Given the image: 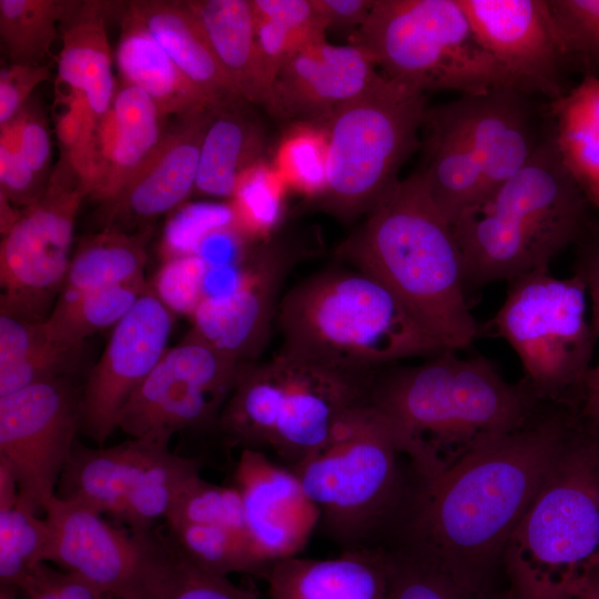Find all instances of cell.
I'll use <instances>...</instances> for the list:
<instances>
[{
  "label": "cell",
  "instance_id": "cell-1",
  "mask_svg": "<svg viewBox=\"0 0 599 599\" xmlns=\"http://www.w3.org/2000/svg\"><path fill=\"white\" fill-rule=\"evenodd\" d=\"M580 419V412L548 406L525 427L485 444L439 476L418 478L390 548L491 588L512 531Z\"/></svg>",
  "mask_w": 599,
  "mask_h": 599
},
{
  "label": "cell",
  "instance_id": "cell-2",
  "mask_svg": "<svg viewBox=\"0 0 599 599\" xmlns=\"http://www.w3.org/2000/svg\"><path fill=\"white\" fill-rule=\"evenodd\" d=\"M368 404L389 420L402 454L422 480L525 427L549 406L524 382H507L486 357H461L453 349L374 376Z\"/></svg>",
  "mask_w": 599,
  "mask_h": 599
},
{
  "label": "cell",
  "instance_id": "cell-3",
  "mask_svg": "<svg viewBox=\"0 0 599 599\" xmlns=\"http://www.w3.org/2000/svg\"><path fill=\"white\" fill-rule=\"evenodd\" d=\"M338 255L384 283L446 349L468 348L478 337L453 226L417 172L366 214Z\"/></svg>",
  "mask_w": 599,
  "mask_h": 599
},
{
  "label": "cell",
  "instance_id": "cell-4",
  "mask_svg": "<svg viewBox=\"0 0 599 599\" xmlns=\"http://www.w3.org/2000/svg\"><path fill=\"white\" fill-rule=\"evenodd\" d=\"M588 206L559 155L549 119L525 166L453 225L467 290L549 268L590 226Z\"/></svg>",
  "mask_w": 599,
  "mask_h": 599
},
{
  "label": "cell",
  "instance_id": "cell-5",
  "mask_svg": "<svg viewBox=\"0 0 599 599\" xmlns=\"http://www.w3.org/2000/svg\"><path fill=\"white\" fill-rule=\"evenodd\" d=\"M283 351L363 378L446 348L378 278L329 270L293 286L278 304Z\"/></svg>",
  "mask_w": 599,
  "mask_h": 599
},
{
  "label": "cell",
  "instance_id": "cell-6",
  "mask_svg": "<svg viewBox=\"0 0 599 599\" xmlns=\"http://www.w3.org/2000/svg\"><path fill=\"white\" fill-rule=\"evenodd\" d=\"M402 457L389 420L367 402L345 415L319 453L290 468L341 551L388 549L418 479Z\"/></svg>",
  "mask_w": 599,
  "mask_h": 599
},
{
  "label": "cell",
  "instance_id": "cell-7",
  "mask_svg": "<svg viewBox=\"0 0 599 599\" xmlns=\"http://www.w3.org/2000/svg\"><path fill=\"white\" fill-rule=\"evenodd\" d=\"M599 559V429L582 417L512 531L509 599H573Z\"/></svg>",
  "mask_w": 599,
  "mask_h": 599
},
{
  "label": "cell",
  "instance_id": "cell-8",
  "mask_svg": "<svg viewBox=\"0 0 599 599\" xmlns=\"http://www.w3.org/2000/svg\"><path fill=\"white\" fill-rule=\"evenodd\" d=\"M353 44L383 75L424 93L519 90L483 47L458 0H375Z\"/></svg>",
  "mask_w": 599,
  "mask_h": 599
},
{
  "label": "cell",
  "instance_id": "cell-9",
  "mask_svg": "<svg viewBox=\"0 0 599 599\" xmlns=\"http://www.w3.org/2000/svg\"><path fill=\"white\" fill-rule=\"evenodd\" d=\"M490 322L519 358L526 384L542 404L580 412L597 333L587 318V290L575 274L549 268L510 281Z\"/></svg>",
  "mask_w": 599,
  "mask_h": 599
},
{
  "label": "cell",
  "instance_id": "cell-10",
  "mask_svg": "<svg viewBox=\"0 0 599 599\" xmlns=\"http://www.w3.org/2000/svg\"><path fill=\"white\" fill-rule=\"evenodd\" d=\"M426 94L380 74L342 106L327 131L325 211L342 220L367 214L397 183L420 144Z\"/></svg>",
  "mask_w": 599,
  "mask_h": 599
},
{
  "label": "cell",
  "instance_id": "cell-11",
  "mask_svg": "<svg viewBox=\"0 0 599 599\" xmlns=\"http://www.w3.org/2000/svg\"><path fill=\"white\" fill-rule=\"evenodd\" d=\"M90 185L60 156L41 197L21 211L0 245V314L44 321L70 265L77 213Z\"/></svg>",
  "mask_w": 599,
  "mask_h": 599
},
{
  "label": "cell",
  "instance_id": "cell-12",
  "mask_svg": "<svg viewBox=\"0 0 599 599\" xmlns=\"http://www.w3.org/2000/svg\"><path fill=\"white\" fill-rule=\"evenodd\" d=\"M244 365L190 332L130 397L118 428L129 438L164 446L181 432L216 430Z\"/></svg>",
  "mask_w": 599,
  "mask_h": 599
},
{
  "label": "cell",
  "instance_id": "cell-13",
  "mask_svg": "<svg viewBox=\"0 0 599 599\" xmlns=\"http://www.w3.org/2000/svg\"><path fill=\"white\" fill-rule=\"evenodd\" d=\"M82 387L68 376L0 397V459L10 467L18 501L40 515L55 496L82 425Z\"/></svg>",
  "mask_w": 599,
  "mask_h": 599
},
{
  "label": "cell",
  "instance_id": "cell-14",
  "mask_svg": "<svg viewBox=\"0 0 599 599\" xmlns=\"http://www.w3.org/2000/svg\"><path fill=\"white\" fill-rule=\"evenodd\" d=\"M173 311L153 285L114 325L82 387L81 433L103 447L121 410L167 351Z\"/></svg>",
  "mask_w": 599,
  "mask_h": 599
},
{
  "label": "cell",
  "instance_id": "cell-15",
  "mask_svg": "<svg viewBox=\"0 0 599 599\" xmlns=\"http://www.w3.org/2000/svg\"><path fill=\"white\" fill-rule=\"evenodd\" d=\"M483 47L516 87L555 100L568 65L548 0H458Z\"/></svg>",
  "mask_w": 599,
  "mask_h": 599
},
{
  "label": "cell",
  "instance_id": "cell-16",
  "mask_svg": "<svg viewBox=\"0 0 599 599\" xmlns=\"http://www.w3.org/2000/svg\"><path fill=\"white\" fill-rule=\"evenodd\" d=\"M439 106L480 171L481 202L525 166L549 126L530 94L515 88L460 95Z\"/></svg>",
  "mask_w": 599,
  "mask_h": 599
},
{
  "label": "cell",
  "instance_id": "cell-17",
  "mask_svg": "<svg viewBox=\"0 0 599 599\" xmlns=\"http://www.w3.org/2000/svg\"><path fill=\"white\" fill-rule=\"evenodd\" d=\"M43 517L49 527L44 562L79 576L100 596L131 598L146 592L144 556L136 534L55 496Z\"/></svg>",
  "mask_w": 599,
  "mask_h": 599
},
{
  "label": "cell",
  "instance_id": "cell-18",
  "mask_svg": "<svg viewBox=\"0 0 599 599\" xmlns=\"http://www.w3.org/2000/svg\"><path fill=\"white\" fill-rule=\"evenodd\" d=\"M293 262V252L283 245L254 250L230 292L197 303L191 332L236 362L253 363L267 342L281 286Z\"/></svg>",
  "mask_w": 599,
  "mask_h": 599
},
{
  "label": "cell",
  "instance_id": "cell-19",
  "mask_svg": "<svg viewBox=\"0 0 599 599\" xmlns=\"http://www.w3.org/2000/svg\"><path fill=\"white\" fill-rule=\"evenodd\" d=\"M285 389L271 449L294 467L319 453L354 407L367 403L373 378L346 374L281 349Z\"/></svg>",
  "mask_w": 599,
  "mask_h": 599
},
{
  "label": "cell",
  "instance_id": "cell-20",
  "mask_svg": "<svg viewBox=\"0 0 599 599\" xmlns=\"http://www.w3.org/2000/svg\"><path fill=\"white\" fill-rule=\"evenodd\" d=\"M232 485L241 495L246 532L263 562L270 566L304 550L321 512L292 468L263 450L242 449Z\"/></svg>",
  "mask_w": 599,
  "mask_h": 599
},
{
  "label": "cell",
  "instance_id": "cell-21",
  "mask_svg": "<svg viewBox=\"0 0 599 599\" xmlns=\"http://www.w3.org/2000/svg\"><path fill=\"white\" fill-rule=\"evenodd\" d=\"M375 67L353 43L313 42L281 69L263 106L278 120L325 126L336 111L374 84L380 75Z\"/></svg>",
  "mask_w": 599,
  "mask_h": 599
},
{
  "label": "cell",
  "instance_id": "cell-22",
  "mask_svg": "<svg viewBox=\"0 0 599 599\" xmlns=\"http://www.w3.org/2000/svg\"><path fill=\"white\" fill-rule=\"evenodd\" d=\"M213 110L181 119L116 196L103 203L106 229L145 223L195 191L200 151Z\"/></svg>",
  "mask_w": 599,
  "mask_h": 599
},
{
  "label": "cell",
  "instance_id": "cell-23",
  "mask_svg": "<svg viewBox=\"0 0 599 599\" xmlns=\"http://www.w3.org/2000/svg\"><path fill=\"white\" fill-rule=\"evenodd\" d=\"M164 119L146 93L116 83L113 100L99 119L90 197L103 204L119 194L160 144Z\"/></svg>",
  "mask_w": 599,
  "mask_h": 599
},
{
  "label": "cell",
  "instance_id": "cell-24",
  "mask_svg": "<svg viewBox=\"0 0 599 599\" xmlns=\"http://www.w3.org/2000/svg\"><path fill=\"white\" fill-rule=\"evenodd\" d=\"M271 599H386V549L341 551L326 559L300 556L271 564L264 577Z\"/></svg>",
  "mask_w": 599,
  "mask_h": 599
},
{
  "label": "cell",
  "instance_id": "cell-25",
  "mask_svg": "<svg viewBox=\"0 0 599 599\" xmlns=\"http://www.w3.org/2000/svg\"><path fill=\"white\" fill-rule=\"evenodd\" d=\"M126 13L155 39L214 106L243 101L186 1H131L126 6Z\"/></svg>",
  "mask_w": 599,
  "mask_h": 599
},
{
  "label": "cell",
  "instance_id": "cell-26",
  "mask_svg": "<svg viewBox=\"0 0 599 599\" xmlns=\"http://www.w3.org/2000/svg\"><path fill=\"white\" fill-rule=\"evenodd\" d=\"M110 3L71 1L60 23L61 49L57 58V84L82 93L101 118L116 89L106 32Z\"/></svg>",
  "mask_w": 599,
  "mask_h": 599
},
{
  "label": "cell",
  "instance_id": "cell-27",
  "mask_svg": "<svg viewBox=\"0 0 599 599\" xmlns=\"http://www.w3.org/2000/svg\"><path fill=\"white\" fill-rule=\"evenodd\" d=\"M114 59L121 81L146 93L164 118L181 120L215 108L126 12Z\"/></svg>",
  "mask_w": 599,
  "mask_h": 599
},
{
  "label": "cell",
  "instance_id": "cell-28",
  "mask_svg": "<svg viewBox=\"0 0 599 599\" xmlns=\"http://www.w3.org/2000/svg\"><path fill=\"white\" fill-rule=\"evenodd\" d=\"M186 2L240 99L263 106L270 85L257 45L251 0Z\"/></svg>",
  "mask_w": 599,
  "mask_h": 599
},
{
  "label": "cell",
  "instance_id": "cell-29",
  "mask_svg": "<svg viewBox=\"0 0 599 599\" xmlns=\"http://www.w3.org/2000/svg\"><path fill=\"white\" fill-rule=\"evenodd\" d=\"M244 101L215 106L205 130L195 191L232 197L242 173L263 161L266 146L261 122L242 108Z\"/></svg>",
  "mask_w": 599,
  "mask_h": 599
},
{
  "label": "cell",
  "instance_id": "cell-30",
  "mask_svg": "<svg viewBox=\"0 0 599 599\" xmlns=\"http://www.w3.org/2000/svg\"><path fill=\"white\" fill-rule=\"evenodd\" d=\"M285 389L281 354L265 363L242 367L237 383L224 405L216 432L226 448H271Z\"/></svg>",
  "mask_w": 599,
  "mask_h": 599
},
{
  "label": "cell",
  "instance_id": "cell-31",
  "mask_svg": "<svg viewBox=\"0 0 599 599\" xmlns=\"http://www.w3.org/2000/svg\"><path fill=\"white\" fill-rule=\"evenodd\" d=\"M138 446L133 438L95 448L77 440L59 478L55 497L121 521Z\"/></svg>",
  "mask_w": 599,
  "mask_h": 599
},
{
  "label": "cell",
  "instance_id": "cell-32",
  "mask_svg": "<svg viewBox=\"0 0 599 599\" xmlns=\"http://www.w3.org/2000/svg\"><path fill=\"white\" fill-rule=\"evenodd\" d=\"M138 454L120 524L134 534L165 520L181 493L201 476L203 460L170 450L169 446L138 439Z\"/></svg>",
  "mask_w": 599,
  "mask_h": 599
},
{
  "label": "cell",
  "instance_id": "cell-33",
  "mask_svg": "<svg viewBox=\"0 0 599 599\" xmlns=\"http://www.w3.org/2000/svg\"><path fill=\"white\" fill-rule=\"evenodd\" d=\"M559 155L588 200L599 210V79L581 81L549 101Z\"/></svg>",
  "mask_w": 599,
  "mask_h": 599
},
{
  "label": "cell",
  "instance_id": "cell-34",
  "mask_svg": "<svg viewBox=\"0 0 599 599\" xmlns=\"http://www.w3.org/2000/svg\"><path fill=\"white\" fill-rule=\"evenodd\" d=\"M145 562V589L156 599H258V593L234 585L187 559L164 531L138 532Z\"/></svg>",
  "mask_w": 599,
  "mask_h": 599
},
{
  "label": "cell",
  "instance_id": "cell-35",
  "mask_svg": "<svg viewBox=\"0 0 599 599\" xmlns=\"http://www.w3.org/2000/svg\"><path fill=\"white\" fill-rule=\"evenodd\" d=\"M144 243L145 235H130L115 229L83 238L71 257L59 297L144 280Z\"/></svg>",
  "mask_w": 599,
  "mask_h": 599
},
{
  "label": "cell",
  "instance_id": "cell-36",
  "mask_svg": "<svg viewBox=\"0 0 599 599\" xmlns=\"http://www.w3.org/2000/svg\"><path fill=\"white\" fill-rule=\"evenodd\" d=\"M144 280L59 297L44 319L49 338L67 349H80L94 333L114 327L148 288Z\"/></svg>",
  "mask_w": 599,
  "mask_h": 599
},
{
  "label": "cell",
  "instance_id": "cell-37",
  "mask_svg": "<svg viewBox=\"0 0 599 599\" xmlns=\"http://www.w3.org/2000/svg\"><path fill=\"white\" fill-rule=\"evenodd\" d=\"M251 4L257 45L271 88L293 55L304 47L326 39V29L312 0H251Z\"/></svg>",
  "mask_w": 599,
  "mask_h": 599
},
{
  "label": "cell",
  "instance_id": "cell-38",
  "mask_svg": "<svg viewBox=\"0 0 599 599\" xmlns=\"http://www.w3.org/2000/svg\"><path fill=\"white\" fill-rule=\"evenodd\" d=\"M164 530L187 559L215 575L240 572L264 579L271 566L258 558L244 531L202 524L164 525Z\"/></svg>",
  "mask_w": 599,
  "mask_h": 599
},
{
  "label": "cell",
  "instance_id": "cell-39",
  "mask_svg": "<svg viewBox=\"0 0 599 599\" xmlns=\"http://www.w3.org/2000/svg\"><path fill=\"white\" fill-rule=\"evenodd\" d=\"M71 1L0 0V37L11 64L44 65Z\"/></svg>",
  "mask_w": 599,
  "mask_h": 599
},
{
  "label": "cell",
  "instance_id": "cell-40",
  "mask_svg": "<svg viewBox=\"0 0 599 599\" xmlns=\"http://www.w3.org/2000/svg\"><path fill=\"white\" fill-rule=\"evenodd\" d=\"M48 542L44 517L19 501L0 509V586L21 591L32 571L44 562Z\"/></svg>",
  "mask_w": 599,
  "mask_h": 599
},
{
  "label": "cell",
  "instance_id": "cell-41",
  "mask_svg": "<svg viewBox=\"0 0 599 599\" xmlns=\"http://www.w3.org/2000/svg\"><path fill=\"white\" fill-rule=\"evenodd\" d=\"M386 551V599H499L491 588L465 582L405 549Z\"/></svg>",
  "mask_w": 599,
  "mask_h": 599
},
{
  "label": "cell",
  "instance_id": "cell-42",
  "mask_svg": "<svg viewBox=\"0 0 599 599\" xmlns=\"http://www.w3.org/2000/svg\"><path fill=\"white\" fill-rule=\"evenodd\" d=\"M99 119L82 93L57 84L53 122L60 156L71 164L91 191L97 171Z\"/></svg>",
  "mask_w": 599,
  "mask_h": 599
},
{
  "label": "cell",
  "instance_id": "cell-43",
  "mask_svg": "<svg viewBox=\"0 0 599 599\" xmlns=\"http://www.w3.org/2000/svg\"><path fill=\"white\" fill-rule=\"evenodd\" d=\"M284 183L264 160L244 171L232 196L235 227L246 236L267 234L281 217Z\"/></svg>",
  "mask_w": 599,
  "mask_h": 599
},
{
  "label": "cell",
  "instance_id": "cell-44",
  "mask_svg": "<svg viewBox=\"0 0 599 599\" xmlns=\"http://www.w3.org/2000/svg\"><path fill=\"white\" fill-rule=\"evenodd\" d=\"M568 68L599 79V0H548Z\"/></svg>",
  "mask_w": 599,
  "mask_h": 599
},
{
  "label": "cell",
  "instance_id": "cell-45",
  "mask_svg": "<svg viewBox=\"0 0 599 599\" xmlns=\"http://www.w3.org/2000/svg\"><path fill=\"white\" fill-rule=\"evenodd\" d=\"M326 166L325 126L298 123L280 144L274 167L285 183L321 196L326 187Z\"/></svg>",
  "mask_w": 599,
  "mask_h": 599
},
{
  "label": "cell",
  "instance_id": "cell-46",
  "mask_svg": "<svg viewBox=\"0 0 599 599\" xmlns=\"http://www.w3.org/2000/svg\"><path fill=\"white\" fill-rule=\"evenodd\" d=\"M214 525L246 532L242 499L233 485L194 479L176 498L164 525ZM247 534V532H246Z\"/></svg>",
  "mask_w": 599,
  "mask_h": 599
},
{
  "label": "cell",
  "instance_id": "cell-47",
  "mask_svg": "<svg viewBox=\"0 0 599 599\" xmlns=\"http://www.w3.org/2000/svg\"><path fill=\"white\" fill-rule=\"evenodd\" d=\"M235 226L232 206L192 204L167 222L163 247L169 258L194 254L204 237L214 231Z\"/></svg>",
  "mask_w": 599,
  "mask_h": 599
},
{
  "label": "cell",
  "instance_id": "cell-48",
  "mask_svg": "<svg viewBox=\"0 0 599 599\" xmlns=\"http://www.w3.org/2000/svg\"><path fill=\"white\" fill-rule=\"evenodd\" d=\"M0 128V193L24 209L41 197L48 180L39 177L24 161L13 121Z\"/></svg>",
  "mask_w": 599,
  "mask_h": 599
},
{
  "label": "cell",
  "instance_id": "cell-49",
  "mask_svg": "<svg viewBox=\"0 0 599 599\" xmlns=\"http://www.w3.org/2000/svg\"><path fill=\"white\" fill-rule=\"evenodd\" d=\"M204 262L195 254L170 258L153 287L172 311L192 314L202 298Z\"/></svg>",
  "mask_w": 599,
  "mask_h": 599
},
{
  "label": "cell",
  "instance_id": "cell-50",
  "mask_svg": "<svg viewBox=\"0 0 599 599\" xmlns=\"http://www.w3.org/2000/svg\"><path fill=\"white\" fill-rule=\"evenodd\" d=\"M54 344L44 321H27L0 314V369L22 362Z\"/></svg>",
  "mask_w": 599,
  "mask_h": 599
},
{
  "label": "cell",
  "instance_id": "cell-51",
  "mask_svg": "<svg viewBox=\"0 0 599 599\" xmlns=\"http://www.w3.org/2000/svg\"><path fill=\"white\" fill-rule=\"evenodd\" d=\"M13 123L24 161L39 177L45 180L52 145L48 122L39 103L30 100Z\"/></svg>",
  "mask_w": 599,
  "mask_h": 599
},
{
  "label": "cell",
  "instance_id": "cell-52",
  "mask_svg": "<svg viewBox=\"0 0 599 599\" xmlns=\"http://www.w3.org/2000/svg\"><path fill=\"white\" fill-rule=\"evenodd\" d=\"M51 77L50 67L10 64L0 72V126L13 121L31 93Z\"/></svg>",
  "mask_w": 599,
  "mask_h": 599
},
{
  "label": "cell",
  "instance_id": "cell-53",
  "mask_svg": "<svg viewBox=\"0 0 599 599\" xmlns=\"http://www.w3.org/2000/svg\"><path fill=\"white\" fill-rule=\"evenodd\" d=\"M30 599H101L85 580L41 562L27 581Z\"/></svg>",
  "mask_w": 599,
  "mask_h": 599
},
{
  "label": "cell",
  "instance_id": "cell-54",
  "mask_svg": "<svg viewBox=\"0 0 599 599\" xmlns=\"http://www.w3.org/2000/svg\"><path fill=\"white\" fill-rule=\"evenodd\" d=\"M575 272L586 286L592 307V325L599 333V221L590 226L576 244Z\"/></svg>",
  "mask_w": 599,
  "mask_h": 599
},
{
  "label": "cell",
  "instance_id": "cell-55",
  "mask_svg": "<svg viewBox=\"0 0 599 599\" xmlns=\"http://www.w3.org/2000/svg\"><path fill=\"white\" fill-rule=\"evenodd\" d=\"M312 3L328 29L358 30L367 19L374 1L368 0H312Z\"/></svg>",
  "mask_w": 599,
  "mask_h": 599
},
{
  "label": "cell",
  "instance_id": "cell-56",
  "mask_svg": "<svg viewBox=\"0 0 599 599\" xmlns=\"http://www.w3.org/2000/svg\"><path fill=\"white\" fill-rule=\"evenodd\" d=\"M580 415L589 424L599 428V362L592 366L588 375Z\"/></svg>",
  "mask_w": 599,
  "mask_h": 599
},
{
  "label": "cell",
  "instance_id": "cell-57",
  "mask_svg": "<svg viewBox=\"0 0 599 599\" xmlns=\"http://www.w3.org/2000/svg\"><path fill=\"white\" fill-rule=\"evenodd\" d=\"M18 485L8 464L0 459V509L13 507L18 502Z\"/></svg>",
  "mask_w": 599,
  "mask_h": 599
},
{
  "label": "cell",
  "instance_id": "cell-58",
  "mask_svg": "<svg viewBox=\"0 0 599 599\" xmlns=\"http://www.w3.org/2000/svg\"><path fill=\"white\" fill-rule=\"evenodd\" d=\"M573 599H599V562L585 573Z\"/></svg>",
  "mask_w": 599,
  "mask_h": 599
},
{
  "label": "cell",
  "instance_id": "cell-59",
  "mask_svg": "<svg viewBox=\"0 0 599 599\" xmlns=\"http://www.w3.org/2000/svg\"><path fill=\"white\" fill-rule=\"evenodd\" d=\"M21 211L13 207V204L0 193V230L4 235L20 216Z\"/></svg>",
  "mask_w": 599,
  "mask_h": 599
},
{
  "label": "cell",
  "instance_id": "cell-60",
  "mask_svg": "<svg viewBox=\"0 0 599 599\" xmlns=\"http://www.w3.org/2000/svg\"><path fill=\"white\" fill-rule=\"evenodd\" d=\"M18 589L8 586H0V599H18Z\"/></svg>",
  "mask_w": 599,
  "mask_h": 599
},
{
  "label": "cell",
  "instance_id": "cell-61",
  "mask_svg": "<svg viewBox=\"0 0 599 599\" xmlns=\"http://www.w3.org/2000/svg\"><path fill=\"white\" fill-rule=\"evenodd\" d=\"M101 599H156L155 597H153L151 593L149 592H144L142 595H139V596H135V597H131V598H120V597H115V596H109V595H104V596H101Z\"/></svg>",
  "mask_w": 599,
  "mask_h": 599
},
{
  "label": "cell",
  "instance_id": "cell-62",
  "mask_svg": "<svg viewBox=\"0 0 599 599\" xmlns=\"http://www.w3.org/2000/svg\"><path fill=\"white\" fill-rule=\"evenodd\" d=\"M598 429H599V428H598ZM597 562H599V559H598V561H597Z\"/></svg>",
  "mask_w": 599,
  "mask_h": 599
},
{
  "label": "cell",
  "instance_id": "cell-63",
  "mask_svg": "<svg viewBox=\"0 0 599 599\" xmlns=\"http://www.w3.org/2000/svg\"><path fill=\"white\" fill-rule=\"evenodd\" d=\"M598 336H599V333H598Z\"/></svg>",
  "mask_w": 599,
  "mask_h": 599
}]
</instances>
